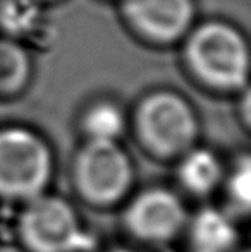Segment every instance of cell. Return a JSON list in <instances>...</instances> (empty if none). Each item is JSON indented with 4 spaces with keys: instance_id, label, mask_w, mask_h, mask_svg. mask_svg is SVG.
<instances>
[{
    "instance_id": "obj_1",
    "label": "cell",
    "mask_w": 251,
    "mask_h": 252,
    "mask_svg": "<svg viewBox=\"0 0 251 252\" xmlns=\"http://www.w3.org/2000/svg\"><path fill=\"white\" fill-rule=\"evenodd\" d=\"M138 146L158 161H176L200 143V119L184 96L155 91L144 96L129 120Z\"/></svg>"
},
{
    "instance_id": "obj_2",
    "label": "cell",
    "mask_w": 251,
    "mask_h": 252,
    "mask_svg": "<svg viewBox=\"0 0 251 252\" xmlns=\"http://www.w3.org/2000/svg\"><path fill=\"white\" fill-rule=\"evenodd\" d=\"M136 182V166L121 141H84L71 161V186L95 209L122 206Z\"/></svg>"
},
{
    "instance_id": "obj_3",
    "label": "cell",
    "mask_w": 251,
    "mask_h": 252,
    "mask_svg": "<svg viewBox=\"0 0 251 252\" xmlns=\"http://www.w3.org/2000/svg\"><path fill=\"white\" fill-rule=\"evenodd\" d=\"M55 175L50 141L26 126L0 127V201L23 202L48 192Z\"/></svg>"
},
{
    "instance_id": "obj_4",
    "label": "cell",
    "mask_w": 251,
    "mask_h": 252,
    "mask_svg": "<svg viewBox=\"0 0 251 252\" xmlns=\"http://www.w3.org/2000/svg\"><path fill=\"white\" fill-rule=\"evenodd\" d=\"M16 239L24 252H90L97 244L76 206L50 190L21 204Z\"/></svg>"
},
{
    "instance_id": "obj_5",
    "label": "cell",
    "mask_w": 251,
    "mask_h": 252,
    "mask_svg": "<svg viewBox=\"0 0 251 252\" xmlns=\"http://www.w3.org/2000/svg\"><path fill=\"white\" fill-rule=\"evenodd\" d=\"M186 60L194 77L210 90H248V43L227 24L208 23L193 31L186 45Z\"/></svg>"
},
{
    "instance_id": "obj_6",
    "label": "cell",
    "mask_w": 251,
    "mask_h": 252,
    "mask_svg": "<svg viewBox=\"0 0 251 252\" xmlns=\"http://www.w3.org/2000/svg\"><path fill=\"white\" fill-rule=\"evenodd\" d=\"M189 211L182 196L167 186H148L122 202L121 225L134 242L164 247L182 237Z\"/></svg>"
},
{
    "instance_id": "obj_7",
    "label": "cell",
    "mask_w": 251,
    "mask_h": 252,
    "mask_svg": "<svg viewBox=\"0 0 251 252\" xmlns=\"http://www.w3.org/2000/svg\"><path fill=\"white\" fill-rule=\"evenodd\" d=\"M124 12L143 36L158 43L182 38L194 19L193 0H126Z\"/></svg>"
},
{
    "instance_id": "obj_8",
    "label": "cell",
    "mask_w": 251,
    "mask_h": 252,
    "mask_svg": "<svg viewBox=\"0 0 251 252\" xmlns=\"http://www.w3.org/2000/svg\"><path fill=\"white\" fill-rule=\"evenodd\" d=\"M189 252H236L239 221L222 206H203L191 215L184 228Z\"/></svg>"
},
{
    "instance_id": "obj_9",
    "label": "cell",
    "mask_w": 251,
    "mask_h": 252,
    "mask_svg": "<svg viewBox=\"0 0 251 252\" xmlns=\"http://www.w3.org/2000/svg\"><path fill=\"white\" fill-rule=\"evenodd\" d=\"M174 163L176 184L184 194L205 199L220 190L227 165L215 150L198 143Z\"/></svg>"
},
{
    "instance_id": "obj_10",
    "label": "cell",
    "mask_w": 251,
    "mask_h": 252,
    "mask_svg": "<svg viewBox=\"0 0 251 252\" xmlns=\"http://www.w3.org/2000/svg\"><path fill=\"white\" fill-rule=\"evenodd\" d=\"M127 127L126 112L108 100L90 105L79 119V132L84 141H121Z\"/></svg>"
},
{
    "instance_id": "obj_11",
    "label": "cell",
    "mask_w": 251,
    "mask_h": 252,
    "mask_svg": "<svg viewBox=\"0 0 251 252\" xmlns=\"http://www.w3.org/2000/svg\"><path fill=\"white\" fill-rule=\"evenodd\" d=\"M224 194V206L236 220L248 218L251 209V158L248 151L236 155L225 166L224 182L220 187Z\"/></svg>"
},
{
    "instance_id": "obj_12",
    "label": "cell",
    "mask_w": 251,
    "mask_h": 252,
    "mask_svg": "<svg viewBox=\"0 0 251 252\" xmlns=\"http://www.w3.org/2000/svg\"><path fill=\"white\" fill-rule=\"evenodd\" d=\"M31 76L26 52L10 41H0V96H12L24 90Z\"/></svg>"
},
{
    "instance_id": "obj_13",
    "label": "cell",
    "mask_w": 251,
    "mask_h": 252,
    "mask_svg": "<svg viewBox=\"0 0 251 252\" xmlns=\"http://www.w3.org/2000/svg\"><path fill=\"white\" fill-rule=\"evenodd\" d=\"M40 17L36 0H3L0 3V26L10 34H26Z\"/></svg>"
},
{
    "instance_id": "obj_14",
    "label": "cell",
    "mask_w": 251,
    "mask_h": 252,
    "mask_svg": "<svg viewBox=\"0 0 251 252\" xmlns=\"http://www.w3.org/2000/svg\"><path fill=\"white\" fill-rule=\"evenodd\" d=\"M107 252H141V251L133 249V247H114V249H110Z\"/></svg>"
},
{
    "instance_id": "obj_15",
    "label": "cell",
    "mask_w": 251,
    "mask_h": 252,
    "mask_svg": "<svg viewBox=\"0 0 251 252\" xmlns=\"http://www.w3.org/2000/svg\"><path fill=\"white\" fill-rule=\"evenodd\" d=\"M236 252H250V249H248V247H243V249H241V247H239V249L236 251Z\"/></svg>"
}]
</instances>
